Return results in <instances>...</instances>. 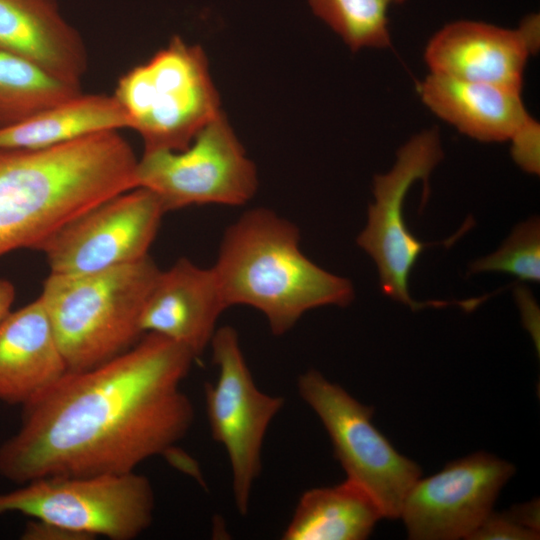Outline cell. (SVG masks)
Masks as SVG:
<instances>
[{
	"mask_svg": "<svg viewBox=\"0 0 540 540\" xmlns=\"http://www.w3.org/2000/svg\"><path fill=\"white\" fill-rule=\"evenodd\" d=\"M514 466L486 452L448 463L418 479L400 512L410 539L452 540L470 536L493 511Z\"/></svg>",
	"mask_w": 540,
	"mask_h": 540,
	"instance_id": "cell-12",
	"label": "cell"
},
{
	"mask_svg": "<svg viewBox=\"0 0 540 540\" xmlns=\"http://www.w3.org/2000/svg\"><path fill=\"white\" fill-rule=\"evenodd\" d=\"M227 309L213 268L180 258L160 270L140 318L143 334L170 339L199 356L210 345L221 313Z\"/></svg>",
	"mask_w": 540,
	"mask_h": 540,
	"instance_id": "cell-14",
	"label": "cell"
},
{
	"mask_svg": "<svg viewBox=\"0 0 540 540\" xmlns=\"http://www.w3.org/2000/svg\"><path fill=\"white\" fill-rule=\"evenodd\" d=\"M137 161L118 131L42 149H0V257L38 250L72 219L137 187Z\"/></svg>",
	"mask_w": 540,
	"mask_h": 540,
	"instance_id": "cell-2",
	"label": "cell"
},
{
	"mask_svg": "<svg viewBox=\"0 0 540 540\" xmlns=\"http://www.w3.org/2000/svg\"><path fill=\"white\" fill-rule=\"evenodd\" d=\"M297 388L326 429L347 479L374 498L383 517L399 518L407 493L421 476L419 466L399 454L372 424L371 407L317 370L300 375Z\"/></svg>",
	"mask_w": 540,
	"mask_h": 540,
	"instance_id": "cell-7",
	"label": "cell"
},
{
	"mask_svg": "<svg viewBox=\"0 0 540 540\" xmlns=\"http://www.w3.org/2000/svg\"><path fill=\"white\" fill-rule=\"evenodd\" d=\"M159 272L147 256L94 273H50L39 298L68 371L98 366L141 339V314Z\"/></svg>",
	"mask_w": 540,
	"mask_h": 540,
	"instance_id": "cell-4",
	"label": "cell"
},
{
	"mask_svg": "<svg viewBox=\"0 0 540 540\" xmlns=\"http://www.w3.org/2000/svg\"><path fill=\"white\" fill-rule=\"evenodd\" d=\"M22 539L25 540H91L92 536L47 521L31 519L27 522Z\"/></svg>",
	"mask_w": 540,
	"mask_h": 540,
	"instance_id": "cell-25",
	"label": "cell"
},
{
	"mask_svg": "<svg viewBox=\"0 0 540 540\" xmlns=\"http://www.w3.org/2000/svg\"><path fill=\"white\" fill-rule=\"evenodd\" d=\"M383 518L374 498L352 480L305 491L287 524L284 540H362Z\"/></svg>",
	"mask_w": 540,
	"mask_h": 540,
	"instance_id": "cell-19",
	"label": "cell"
},
{
	"mask_svg": "<svg viewBox=\"0 0 540 540\" xmlns=\"http://www.w3.org/2000/svg\"><path fill=\"white\" fill-rule=\"evenodd\" d=\"M511 141V156L525 172H540V124L530 115L514 131Z\"/></svg>",
	"mask_w": 540,
	"mask_h": 540,
	"instance_id": "cell-24",
	"label": "cell"
},
{
	"mask_svg": "<svg viewBox=\"0 0 540 540\" xmlns=\"http://www.w3.org/2000/svg\"><path fill=\"white\" fill-rule=\"evenodd\" d=\"M14 299L15 288L13 284L6 279H0V322L11 311Z\"/></svg>",
	"mask_w": 540,
	"mask_h": 540,
	"instance_id": "cell-26",
	"label": "cell"
},
{
	"mask_svg": "<svg viewBox=\"0 0 540 540\" xmlns=\"http://www.w3.org/2000/svg\"><path fill=\"white\" fill-rule=\"evenodd\" d=\"M469 539H539V504L536 501L516 505L510 511L491 512Z\"/></svg>",
	"mask_w": 540,
	"mask_h": 540,
	"instance_id": "cell-23",
	"label": "cell"
},
{
	"mask_svg": "<svg viewBox=\"0 0 540 540\" xmlns=\"http://www.w3.org/2000/svg\"><path fill=\"white\" fill-rule=\"evenodd\" d=\"M68 368L47 312L38 297L0 322V401L25 405Z\"/></svg>",
	"mask_w": 540,
	"mask_h": 540,
	"instance_id": "cell-15",
	"label": "cell"
},
{
	"mask_svg": "<svg viewBox=\"0 0 540 540\" xmlns=\"http://www.w3.org/2000/svg\"><path fill=\"white\" fill-rule=\"evenodd\" d=\"M114 97L144 151L187 148L220 112L204 51L180 37L124 74Z\"/></svg>",
	"mask_w": 540,
	"mask_h": 540,
	"instance_id": "cell-5",
	"label": "cell"
},
{
	"mask_svg": "<svg viewBox=\"0 0 540 540\" xmlns=\"http://www.w3.org/2000/svg\"><path fill=\"white\" fill-rule=\"evenodd\" d=\"M137 187L152 191L165 212L192 205L238 206L257 189L253 162L220 112L179 151H144L135 171Z\"/></svg>",
	"mask_w": 540,
	"mask_h": 540,
	"instance_id": "cell-9",
	"label": "cell"
},
{
	"mask_svg": "<svg viewBox=\"0 0 540 540\" xmlns=\"http://www.w3.org/2000/svg\"><path fill=\"white\" fill-rule=\"evenodd\" d=\"M195 358L147 333L111 360L68 371L22 406L19 429L0 446V476L22 485L50 476L126 474L172 452L194 420L181 384Z\"/></svg>",
	"mask_w": 540,
	"mask_h": 540,
	"instance_id": "cell-1",
	"label": "cell"
},
{
	"mask_svg": "<svg viewBox=\"0 0 540 540\" xmlns=\"http://www.w3.org/2000/svg\"><path fill=\"white\" fill-rule=\"evenodd\" d=\"M79 93L80 87L58 80L36 65L0 50V128Z\"/></svg>",
	"mask_w": 540,
	"mask_h": 540,
	"instance_id": "cell-20",
	"label": "cell"
},
{
	"mask_svg": "<svg viewBox=\"0 0 540 540\" xmlns=\"http://www.w3.org/2000/svg\"><path fill=\"white\" fill-rule=\"evenodd\" d=\"M505 272L524 281L540 280V223L533 217L518 224L494 253L476 260L470 272Z\"/></svg>",
	"mask_w": 540,
	"mask_h": 540,
	"instance_id": "cell-22",
	"label": "cell"
},
{
	"mask_svg": "<svg viewBox=\"0 0 540 540\" xmlns=\"http://www.w3.org/2000/svg\"><path fill=\"white\" fill-rule=\"evenodd\" d=\"M443 158L436 129L420 132L397 152L392 169L374 177V203L368 208L367 225L357 238L358 245L375 261L382 292L413 310L446 302H417L410 297L409 276L426 246L412 235L403 218V204L417 180L427 183L432 170Z\"/></svg>",
	"mask_w": 540,
	"mask_h": 540,
	"instance_id": "cell-11",
	"label": "cell"
},
{
	"mask_svg": "<svg viewBox=\"0 0 540 540\" xmlns=\"http://www.w3.org/2000/svg\"><path fill=\"white\" fill-rule=\"evenodd\" d=\"M403 1L309 0V5L352 51H357L391 47L387 13Z\"/></svg>",
	"mask_w": 540,
	"mask_h": 540,
	"instance_id": "cell-21",
	"label": "cell"
},
{
	"mask_svg": "<svg viewBox=\"0 0 540 540\" xmlns=\"http://www.w3.org/2000/svg\"><path fill=\"white\" fill-rule=\"evenodd\" d=\"M0 50L77 87L87 68L84 43L54 0H0Z\"/></svg>",
	"mask_w": 540,
	"mask_h": 540,
	"instance_id": "cell-16",
	"label": "cell"
},
{
	"mask_svg": "<svg viewBox=\"0 0 540 540\" xmlns=\"http://www.w3.org/2000/svg\"><path fill=\"white\" fill-rule=\"evenodd\" d=\"M422 102L459 132L482 142H502L529 116L521 92L430 73L417 85Z\"/></svg>",
	"mask_w": 540,
	"mask_h": 540,
	"instance_id": "cell-17",
	"label": "cell"
},
{
	"mask_svg": "<svg viewBox=\"0 0 540 540\" xmlns=\"http://www.w3.org/2000/svg\"><path fill=\"white\" fill-rule=\"evenodd\" d=\"M299 240L293 223L266 208L251 209L231 224L212 267L227 308L258 310L272 334L281 336L309 310L348 305L352 283L309 260Z\"/></svg>",
	"mask_w": 540,
	"mask_h": 540,
	"instance_id": "cell-3",
	"label": "cell"
},
{
	"mask_svg": "<svg viewBox=\"0 0 540 540\" xmlns=\"http://www.w3.org/2000/svg\"><path fill=\"white\" fill-rule=\"evenodd\" d=\"M122 128L129 121L114 95L81 92L0 128V149H42Z\"/></svg>",
	"mask_w": 540,
	"mask_h": 540,
	"instance_id": "cell-18",
	"label": "cell"
},
{
	"mask_svg": "<svg viewBox=\"0 0 540 540\" xmlns=\"http://www.w3.org/2000/svg\"><path fill=\"white\" fill-rule=\"evenodd\" d=\"M210 346L218 376L204 384L207 418L212 438L229 459L235 506L246 515L261 472L265 435L285 400L257 387L232 326L217 328Z\"/></svg>",
	"mask_w": 540,
	"mask_h": 540,
	"instance_id": "cell-8",
	"label": "cell"
},
{
	"mask_svg": "<svg viewBox=\"0 0 540 540\" xmlns=\"http://www.w3.org/2000/svg\"><path fill=\"white\" fill-rule=\"evenodd\" d=\"M0 493V515L21 513L92 536L132 540L152 521L150 480L136 471L39 478Z\"/></svg>",
	"mask_w": 540,
	"mask_h": 540,
	"instance_id": "cell-6",
	"label": "cell"
},
{
	"mask_svg": "<svg viewBox=\"0 0 540 540\" xmlns=\"http://www.w3.org/2000/svg\"><path fill=\"white\" fill-rule=\"evenodd\" d=\"M165 213L152 191L135 187L72 219L38 250L54 274H88L132 263L149 256Z\"/></svg>",
	"mask_w": 540,
	"mask_h": 540,
	"instance_id": "cell-10",
	"label": "cell"
},
{
	"mask_svg": "<svg viewBox=\"0 0 540 540\" xmlns=\"http://www.w3.org/2000/svg\"><path fill=\"white\" fill-rule=\"evenodd\" d=\"M540 44V21L532 14L516 29L461 20L440 29L424 59L430 73L493 84L522 92L524 70Z\"/></svg>",
	"mask_w": 540,
	"mask_h": 540,
	"instance_id": "cell-13",
	"label": "cell"
}]
</instances>
